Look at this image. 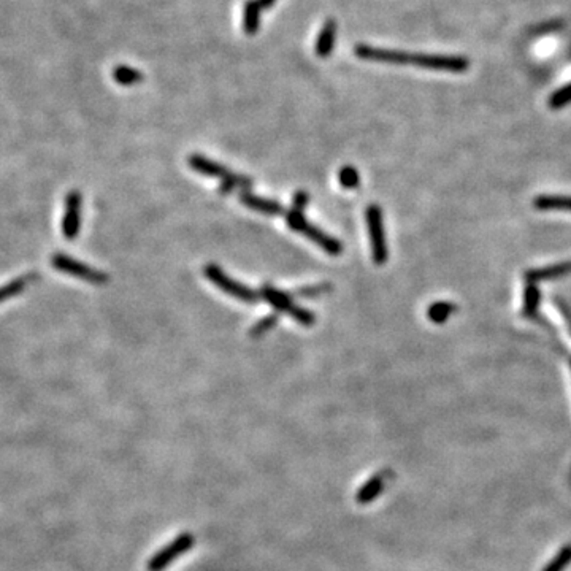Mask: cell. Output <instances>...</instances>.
I'll use <instances>...</instances> for the list:
<instances>
[{"mask_svg": "<svg viewBox=\"0 0 571 571\" xmlns=\"http://www.w3.org/2000/svg\"><path fill=\"white\" fill-rule=\"evenodd\" d=\"M113 78L121 86H134L143 81V73L134 67H128V65H119L113 70Z\"/></svg>", "mask_w": 571, "mask_h": 571, "instance_id": "ac0fdd59", "label": "cell"}, {"mask_svg": "<svg viewBox=\"0 0 571 571\" xmlns=\"http://www.w3.org/2000/svg\"><path fill=\"white\" fill-rule=\"evenodd\" d=\"M37 280H40V275L37 273H28L23 276H18L15 280L10 281L9 284H5L0 288V303L9 300V298L18 297L19 294H23L24 289H28L30 284H34Z\"/></svg>", "mask_w": 571, "mask_h": 571, "instance_id": "5bb4252c", "label": "cell"}, {"mask_svg": "<svg viewBox=\"0 0 571 571\" xmlns=\"http://www.w3.org/2000/svg\"><path fill=\"white\" fill-rule=\"evenodd\" d=\"M308 202H310L308 192L298 191L294 196V200H292V210H297V211H300V213H303V211L308 207Z\"/></svg>", "mask_w": 571, "mask_h": 571, "instance_id": "484cf974", "label": "cell"}, {"mask_svg": "<svg viewBox=\"0 0 571 571\" xmlns=\"http://www.w3.org/2000/svg\"><path fill=\"white\" fill-rule=\"evenodd\" d=\"M332 289V284L330 283H321V284H313V286H305V288L297 289L294 292L295 297H302V298H316L320 295L327 294V292Z\"/></svg>", "mask_w": 571, "mask_h": 571, "instance_id": "d4e9b609", "label": "cell"}, {"mask_svg": "<svg viewBox=\"0 0 571 571\" xmlns=\"http://www.w3.org/2000/svg\"><path fill=\"white\" fill-rule=\"evenodd\" d=\"M203 273L208 278V281L213 283L216 288H219L224 292V294L234 297L240 302L256 303V302H259V298L262 297L261 292L252 290L251 288H248L247 284L238 283L237 280H234V278L225 273V271L216 264L205 265Z\"/></svg>", "mask_w": 571, "mask_h": 571, "instance_id": "7a4b0ae2", "label": "cell"}, {"mask_svg": "<svg viewBox=\"0 0 571 571\" xmlns=\"http://www.w3.org/2000/svg\"><path fill=\"white\" fill-rule=\"evenodd\" d=\"M286 222H288V225L292 230H295V232H298V234L310 238L311 242L316 243L317 247H321L325 252H327V254H330V256L341 254L343 244L338 242L337 238L327 235L321 229H317L316 225L310 224L300 211L290 208V211L286 213Z\"/></svg>", "mask_w": 571, "mask_h": 571, "instance_id": "6da1fadb", "label": "cell"}, {"mask_svg": "<svg viewBox=\"0 0 571 571\" xmlns=\"http://www.w3.org/2000/svg\"><path fill=\"white\" fill-rule=\"evenodd\" d=\"M276 0H259V4H261L262 9H270V6H273V4Z\"/></svg>", "mask_w": 571, "mask_h": 571, "instance_id": "83f0119b", "label": "cell"}, {"mask_svg": "<svg viewBox=\"0 0 571 571\" xmlns=\"http://www.w3.org/2000/svg\"><path fill=\"white\" fill-rule=\"evenodd\" d=\"M457 307L451 302H435L430 305L427 310V317L435 324H443L449 320V316L454 313Z\"/></svg>", "mask_w": 571, "mask_h": 571, "instance_id": "d6986e66", "label": "cell"}, {"mask_svg": "<svg viewBox=\"0 0 571 571\" xmlns=\"http://www.w3.org/2000/svg\"><path fill=\"white\" fill-rule=\"evenodd\" d=\"M262 6L259 0H247L243 6V30L247 35H256L261 26Z\"/></svg>", "mask_w": 571, "mask_h": 571, "instance_id": "4fadbf2b", "label": "cell"}, {"mask_svg": "<svg viewBox=\"0 0 571 571\" xmlns=\"http://www.w3.org/2000/svg\"><path fill=\"white\" fill-rule=\"evenodd\" d=\"M188 164L192 170H196L197 174L205 175V176H211V178H221L222 179L227 178L232 171L224 167L222 164H219L216 161H211V159L205 157L202 154H192L188 157Z\"/></svg>", "mask_w": 571, "mask_h": 571, "instance_id": "8fae6325", "label": "cell"}, {"mask_svg": "<svg viewBox=\"0 0 571 571\" xmlns=\"http://www.w3.org/2000/svg\"><path fill=\"white\" fill-rule=\"evenodd\" d=\"M540 298H541V294H540V289H538V286L533 284V283H530L526 288V292H524L522 315L527 316V317L535 316L536 311H538V307H540Z\"/></svg>", "mask_w": 571, "mask_h": 571, "instance_id": "ffe728a7", "label": "cell"}, {"mask_svg": "<svg viewBox=\"0 0 571 571\" xmlns=\"http://www.w3.org/2000/svg\"><path fill=\"white\" fill-rule=\"evenodd\" d=\"M383 489H384L383 476L376 475V476L371 477V480L367 484H365V486L361 490H358L357 502L362 503V504L373 502L376 497L380 495V492H383Z\"/></svg>", "mask_w": 571, "mask_h": 571, "instance_id": "e0dca14e", "label": "cell"}, {"mask_svg": "<svg viewBox=\"0 0 571 571\" xmlns=\"http://www.w3.org/2000/svg\"><path fill=\"white\" fill-rule=\"evenodd\" d=\"M555 303H557V307L560 308L563 317H565V322H567L568 329H570V334H571V308L568 307L565 300H562V298H555Z\"/></svg>", "mask_w": 571, "mask_h": 571, "instance_id": "4316f807", "label": "cell"}, {"mask_svg": "<svg viewBox=\"0 0 571 571\" xmlns=\"http://www.w3.org/2000/svg\"><path fill=\"white\" fill-rule=\"evenodd\" d=\"M570 563H571V544H567V546H563L559 553L554 555V559L543 568V571H563Z\"/></svg>", "mask_w": 571, "mask_h": 571, "instance_id": "44dd1931", "label": "cell"}, {"mask_svg": "<svg viewBox=\"0 0 571 571\" xmlns=\"http://www.w3.org/2000/svg\"><path fill=\"white\" fill-rule=\"evenodd\" d=\"M83 196L79 191H70L65 197V213L62 219V235L67 240H75L81 225Z\"/></svg>", "mask_w": 571, "mask_h": 571, "instance_id": "52a82bcc", "label": "cell"}, {"mask_svg": "<svg viewBox=\"0 0 571 571\" xmlns=\"http://www.w3.org/2000/svg\"><path fill=\"white\" fill-rule=\"evenodd\" d=\"M568 103H571V83L562 86L560 89H557L554 94L549 97V105L550 108L554 110L567 107Z\"/></svg>", "mask_w": 571, "mask_h": 571, "instance_id": "603a6c76", "label": "cell"}, {"mask_svg": "<svg viewBox=\"0 0 571 571\" xmlns=\"http://www.w3.org/2000/svg\"><path fill=\"white\" fill-rule=\"evenodd\" d=\"M536 210L571 211V196H540L533 200Z\"/></svg>", "mask_w": 571, "mask_h": 571, "instance_id": "9a60e30c", "label": "cell"}, {"mask_svg": "<svg viewBox=\"0 0 571 571\" xmlns=\"http://www.w3.org/2000/svg\"><path fill=\"white\" fill-rule=\"evenodd\" d=\"M194 543V538L189 535L179 536L178 540H175L171 544H169L167 548H164L161 553H159L154 559L149 562V570L151 571H161L164 567L170 565V562L175 560L176 555H181L186 553Z\"/></svg>", "mask_w": 571, "mask_h": 571, "instance_id": "9c48e42d", "label": "cell"}, {"mask_svg": "<svg viewBox=\"0 0 571 571\" xmlns=\"http://www.w3.org/2000/svg\"><path fill=\"white\" fill-rule=\"evenodd\" d=\"M409 65L427 69L440 70L451 73H463L470 69V61L463 56H444V55H411Z\"/></svg>", "mask_w": 571, "mask_h": 571, "instance_id": "8992f818", "label": "cell"}, {"mask_svg": "<svg viewBox=\"0 0 571 571\" xmlns=\"http://www.w3.org/2000/svg\"><path fill=\"white\" fill-rule=\"evenodd\" d=\"M261 295L267 300L271 307L280 313L289 315L292 320L297 321L302 325H313L316 322V316L313 311H310L307 308H300L292 302V295L286 294L283 290H278L271 284H264L261 289Z\"/></svg>", "mask_w": 571, "mask_h": 571, "instance_id": "3957f363", "label": "cell"}, {"mask_svg": "<svg viewBox=\"0 0 571 571\" xmlns=\"http://www.w3.org/2000/svg\"><path fill=\"white\" fill-rule=\"evenodd\" d=\"M252 188V179L249 176H244V175H238V174H232L222 179L221 186H219V192L221 194H232L235 189H242L243 191H249Z\"/></svg>", "mask_w": 571, "mask_h": 571, "instance_id": "2e32d148", "label": "cell"}, {"mask_svg": "<svg viewBox=\"0 0 571 571\" xmlns=\"http://www.w3.org/2000/svg\"><path fill=\"white\" fill-rule=\"evenodd\" d=\"M240 202L249 210H254L257 213H264L268 216H278L284 213V207L276 200L265 198L261 196H254L249 191L240 192Z\"/></svg>", "mask_w": 571, "mask_h": 571, "instance_id": "30bf717a", "label": "cell"}, {"mask_svg": "<svg viewBox=\"0 0 571 571\" xmlns=\"http://www.w3.org/2000/svg\"><path fill=\"white\" fill-rule=\"evenodd\" d=\"M278 324V316L276 315H268V316H264L261 321H257L254 325H252L251 330H249V337L251 338H261L264 337L267 332H270L271 329L275 327Z\"/></svg>", "mask_w": 571, "mask_h": 571, "instance_id": "7402d4cb", "label": "cell"}, {"mask_svg": "<svg viewBox=\"0 0 571 571\" xmlns=\"http://www.w3.org/2000/svg\"><path fill=\"white\" fill-rule=\"evenodd\" d=\"M338 181L344 189H356L358 183H361V178H358V171L354 167L346 165V167L338 171Z\"/></svg>", "mask_w": 571, "mask_h": 571, "instance_id": "cb8c5ba5", "label": "cell"}, {"mask_svg": "<svg viewBox=\"0 0 571 571\" xmlns=\"http://www.w3.org/2000/svg\"><path fill=\"white\" fill-rule=\"evenodd\" d=\"M51 264L57 271H62V273L79 278V280L96 284V286L107 284L110 280V276L105 273V271L92 268L91 265L79 262V261H77V259H73L67 254H62V252H56V254H52Z\"/></svg>", "mask_w": 571, "mask_h": 571, "instance_id": "5b68a950", "label": "cell"}, {"mask_svg": "<svg viewBox=\"0 0 571 571\" xmlns=\"http://www.w3.org/2000/svg\"><path fill=\"white\" fill-rule=\"evenodd\" d=\"M354 55L363 61L384 62L394 65H409L411 55L407 51L400 50H388V48H376L370 45H357L354 48Z\"/></svg>", "mask_w": 571, "mask_h": 571, "instance_id": "ba28073f", "label": "cell"}, {"mask_svg": "<svg viewBox=\"0 0 571 571\" xmlns=\"http://www.w3.org/2000/svg\"><path fill=\"white\" fill-rule=\"evenodd\" d=\"M365 219H367L373 262L376 265H384L389 257V249L386 243V232H384L383 210L378 205H370L365 210Z\"/></svg>", "mask_w": 571, "mask_h": 571, "instance_id": "277c9868", "label": "cell"}, {"mask_svg": "<svg viewBox=\"0 0 571 571\" xmlns=\"http://www.w3.org/2000/svg\"><path fill=\"white\" fill-rule=\"evenodd\" d=\"M335 42H337V21L335 19H327L316 38L315 45L316 56H320L322 59L329 57L332 52H334Z\"/></svg>", "mask_w": 571, "mask_h": 571, "instance_id": "7c38bea8", "label": "cell"}]
</instances>
